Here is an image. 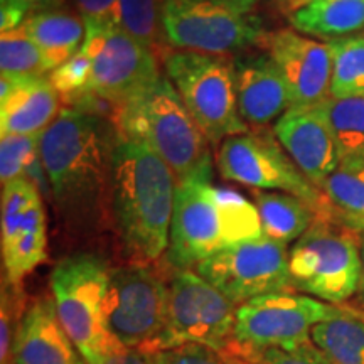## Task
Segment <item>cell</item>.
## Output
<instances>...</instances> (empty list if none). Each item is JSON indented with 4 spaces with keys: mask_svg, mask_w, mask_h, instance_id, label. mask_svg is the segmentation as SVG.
I'll list each match as a JSON object with an SVG mask.
<instances>
[{
    "mask_svg": "<svg viewBox=\"0 0 364 364\" xmlns=\"http://www.w3.org/2000/svg\"><path fill=\"white\" fill-rule=\"evenodd\" d=\"M112 268L97 253L63 258L49 279L56 314L86 364H103L120 351L107 327V295Z\"/></svg>",
    "mask_w": 364,
    "mask_h": 364,
    "instance_id": "obj_5",
    "label": "cell"
},
{
    "mask_svg": "<svg viewBox=\"0 0 364 364\" xmlns=\"http://www.w3.org/2000/svg\"><path fill=\"white\" fill-rule=\"evenodd\" d=\"M59 93L49 78L24 76L0 80V135L41 136L59 115Z\"/></svg>",
    "mask_w": 364,
    "mask_h": 364,
    "instance_id": "obj_20",
    "label": "cell"
},
{
    "mask_svg": "<svg viewBox=\"0 0 364 364\" xmlns=\"http://www.w3.org/2000/svg\"><path fill=\"white\" fill-rule=\"evenodd\" d=\"M169 284L149 265L112 268L107 327L122 348L149 351L166 326Z\"/></svg>",
    "mask_w": 364,
    "mask_h": 364,
    "instance_id": "obj_13",
    "label": "cell"
},
{
    "mask_svg": "<svg viewBox=\"0 0 364 364\" xmlns=\"http://www.w3.org/2000/svg\"><path fill=\"white\" fill-rule=\"evenodd\" d=\"M223 179L258 191L285 193L304 199L317 218L326 216V198L295 166L280 142L265 132L228 136L218 149Z\"/></svg>",
    "mask_w": 364,
    "mask_h": 364,
    "instance_id": "obj_10",
    "label": "cell"
},
{
    "mask_svg": "<svg viewBox=\"0 0 364 364\" xmlns=\"http://www.w3.org/2000/svg\"><path fill=\"white\" fill-rule=\"evenodd\" d=\"M0 70L2 76L12 78L44 76L49 73L43 53L22 26L0 36Z\"/></svg>",
    "mask_w": 364,
    "mask_h": 364,
    "instance_id": "obj_29",
    "label": "cell"
},
{
    "mask_svg": "<svg viewBox=\"0 0 364 364\" xmlns=\"http://www.w3.org/2000/svg\"><path fill=\"white\" fill-rule=\"evenodd\" d=\"M0 248L4 280L17 289L48 258V223L43 198L38 186L27 177L2 188Z\"/></svg>",
    "mask_w": 364,
    "mask_h": 364,
    "instance_id": "obj_15",
    "label": "cell"
},
{
    "mask_svg": "<svg viewBox=\"0 0 364 364\" xmlns=\"http://www.w3.org/2000/svg\"><path fill=\"white\" fill-rule=\"evenodd\" d=\"M118 134L147 145L169 166L177 184L211 182L213 161L208 136L191 115L169 78L161 75L115 108Z\"/></svg>",
    "mask_w": 364,
    "mask_h": 364,
    "instance_id": "obj_3",
    "label": "cell"
},
{
    "mask_svg": "<svg viewBox=\"0 0 364 364\" xmlns=\"http://www.w3.org/2000/svg\"><path fill=\"white\" fill-rule=\"evenodd\" d=\"M103 364H152L150 353L144 349H120L112 354Z\"/></svg>",
    "mask_w": 364,
    "mask_h": 364,
    "instance_id": "obj_36",
    "label": "cell"
},
{
    "mask_svg": "<svg viewBox=\"0 0 364 364\" xmlns=\"http://www.w3.org/2000/svg\"><path fill=\"white\" fill-rule=\"evenodd\" d=\"M240 115L248 127L262 129L294 107L284 76L267 53L233 59Z\"/></svg>",
    "mask_w": 364,
    "mask_h": 364,
    "instance_id": "obj_18",
    "label": "cell"
},
{
    "mask_svg": "<svg viewBox=\"0 0 364 364\" xmlns=\"http://www.w3.org/2000/svg\"><path fill=\"white\" fill-rule=\"evenodd\" d=\"M290 287L322 302L341 304L358 292L359 233L317 218L289 253Z\"/></svg>",
    "mask_w": 364,
    "mask_h": 364,
    "instance_id": "obj_6",
    "label": "cell"
},
{
    "mask_svg": "<svg viewBox=\"0 0 364 364\" xmlns=\"http://www.w3.org/2000/svg\"><path fill=\"white\" fill-rule=\"evenodd\" d=\"M289 253V245L262 235L220 250L199 263L196 272L235 306H241L292 289Z\"/></svg>",
    "mask_w": 364,
    "mask_h": 364,
    "instance_id": "obj_12",
    "label": "cell"
},
{
    "mask_svg": "<svg viewBox=\"0 0 364 364\" xmlns=\"http://www.w3.org/2000/svg\"><path fill=\"white\" fill-rule=\"evenodd\" d=\"M236 307L193 270H176L166 326L149 351L199 344L225 353L233 343Z\"/></svg>",
    "mask_w": 364,
    "mask_h": 364,
    "instance_id": "obj_8",
    "label": "cell"
},
{
    "mask_svg": "<svg viewBox=\"0 0 364 364\" xmlns=\"http://www.w3.org/2000/svg\"><path fill=\"white\" fill-rule=\"evenodd\" d=\"M225 353L236 364H332L311 338L270 348H247L231 343Z\"/></svg>",
    "mask_w": 364,
    "mask_h": 364,
    "instance_id": "obj_28",
    "label": "cell"
},
{
    "mask_svg": "<svg viewBox=\"0 0 364 364\" xmlns=\"http://www.w3.org/2000/svg\"><path fill=\"white\" fill-rule=\"evenodd\" d=\"M164 68L209 144L221 145L228 136L247 134L236 98L233 59L172 51L164 58Z\"/></svg>",
    "mask_w": 364,
    "mask_h": 364,
    "instance_id": "obj_7",
    "label": "cell"
},
{
    "mask_svg": "<svg viewBox=\"0 0 364 364\" xmlns=\"http://www.w3.org/2000/svg\"><path fill=\"white\" fill-rule=\"evenodd\" d=\"M161 22L166 43L213 56L243 51L265 36L255 17L221 0H164Z\"/></svg>",
    "mask_w": 364,
    "mask_h": 364,
    "instance_id": "obj_9",
    "label": "cell"
},
{
    "mask_svg": "<svg viewBox=\"0 0 364 364\" xmlns=\"http://www.w3.org/2000/svg\"><path fill=\"white\" fill-rule=\"evenodd\" d=\"M164 0H120L118 2V26L130 36L154 49L162 38Z\"/></svg>",
    "mask_w": 364,
    "mask_h": 364,
    "instance_id": "obj_30",
    "label": "cell"
},
{
    "mask_svg": "<svg viewBox=\"0 0 364 364\" xmlns=\"http://www.w3.org/2000/svg\"><path fill=\"white\" fill-rule=\"evenodd\" d=\"M22 27L43 53L48 71H54L78 53L86 36L85 21L80 14L61 9L31 12Z\"/></svg>",
    "mask_w": 364,
    "mask_h": 364,
    "instance_id": "obj_21",
    "label": "cell"
},
{
    "mask_svg": "<svg viewBox=\"0 0 364 364\" xmlns=\"http://www.w3.org/2000/svg\"><path fill=\"white\" fill-rule=\"evenodd\" d=\"M326 198V216L339 225L364 231V161H343L321 189Z\"/></svg>",
    "mask_w": 364,
    "mask_h": 364,
    "instance_id": "obj_22",
    "label": "cell"
},
{
    "mask_svg": "<svg viewBox=\"0 0 364 364\" xmlns=\"http://www.w3.org/2000/svg\"><path fill=\"white\" fill-rule=\"evenodd\" d=\"M86 27H105L118 24L120 0H73Z\"/></svg>",
    "mask_w": 364,
    "mask_h": 364,
    "instance_id": "obj_35",
    "label": "cell"
},
{
    "mask_svg": "<svg viewBox=\"0 0 364 364\" xmlns=\"http://www.w3.org/2000/svg\"><path fill=\"white\" fill-rule=\"evenodd\" d=\"M262 235L257 206L243 196L211 182H182L176 188L167 263L189 270L223 248Z\"/></svg>",
    "mask_w": 364,
    "mask_h": 364,
    "instance_id": "obj_4",
    "label": "cell"
},
{
    "mask_svg": "<svg viewBox=\"0 0 364 364\" xmlns=\"http://www.w3.org/2000/svg\"><path fill=\"white\" fill-rule=\"evenodd\" d=\"M314 344L332 364H364V321L336 318L311 331Z\"/></svg>",
    "mask_w": 364,
    "mask_h": 364,
    "instance_id": "obj_25",
    "label": "cell"
},
{
    "mask_svg": "<svg viewBox=\"0 0 364 364\" xmlns=\"http://www.w3.org/2000/svg\"><path fill=\"white\" fill-rule=\"evenodd\" d=\"M39 139L34 135L6 134L0 136V184L2 188L11 182L26 177L34 159H39Z\"/></svg>",
    "mask_w": 364,
    "mask_h": 364,
    "instance_id": "obj_31",
    "label": "cell"
},
{
    "mask_svg": "<svg viewBox=\"0 0 364 364\" xmlns=\"http://www.w3.org/2000/svg\"><path fill=\"white\" fill-rule=\"evenodd\" d=\"M177 181L147 145L118 134L108 223L129 265H150L169 247Z\"/></svg>",
    "mask_w": 364,
    "mask_h": 364,
    "instance_id": "obj_2",
    "label": "cell"
},
{
    "mask_svg": "<svg viewBox=\"0 0 364 364\" xmlns=\"http://www.w3.org/2000/svg\"><path fill=\"white\" fill-rule=\"evenodd\" d=\"M85 39L93 48V71L83 97L118 108L161 76L152 49L118 24L86 27Z\"/></svg>",
    "mask_w": 364,
    "mask_h": 364,
    "instance_id": "obj_14",
    "label": "cell"
},
{
    "mask_svg": "<svg viewBox=\"0 0 364 364\" xmlns=\"http://www.w3.org/2000/svg\"><path fill=\"white\" fill-rule=\"evenodd\" d=\"M115 124L95 112L63 108L39 139V162L58 213L76 230L108 221Z\"/></svg>",
    "mask_w": 364,
    "mask_h": 364,
    "instance_id": "obj_1",
    "label": "cell"
},
{
    "mask_svg": "<svg viewBox=\"0 0 364 364\" xmlns=\"http://www.w3.org/2000/svg\"><path fill=\"white\" fill-rule=\"evenodd\" d=\"M336 318L364 321V311L292 292L263 295L236 309L233 343L247 348L297 343L311 338L317 324Z\"/></svg>",
    "mask_w": 364,
    "mask_h": 364,
    "instance_id": "obj_11",
    "label": "cell"
},
{
    "mask_svg": "<svg viewBox=\"0 0 364 364\" xmlns=\"http://www.w3.org/2000/svg\"><path fill=\"white\" fill-rule=\"evenodd\" d=\"M290 22L300 33L338 39L364 29V0H321L292 12Z\"/></svg>",
    "mask_w": 364,
    "mask_h": 364,
    "instance_id": "obj_24",
    "label": "cell"
},
{
    "mask_svg": "<svg viewBox=\"0 0 364 364\" xmlns=\"http://www.w3.org/2000/svg\"><path fill=\"white\" fill-rule=\"evenodd\" d=\"M152 364H236L226 353L208 346L188 344L172 349L149 351Z\"/></svg>",
    "mask_w": 364,
    "mask_h": 364,
    "instance_id": "obj_34",
    "label": "cell"
},
{
    "mask_svg": "<svg viewBox=\"0 0 364 364\" xmlns=\"http://www.w3.org/2000/svg\"><path fill=\"white\" fill-rule=\"evenodd\" d=\"M91 71H93V48L85 39L78 53L73 54L66 63L51 71L49 81L61 97H83L90 85Z\"/></svg>",
    "mask_w": 364,
    "mask_h": 364,
    "instance_id": "obj_32",
    "label": "cell"
},
{
    "mask_svg": "<svg viewBox=\"0 0 364 364\" xmlns=\"http://www.w3.org/2000/svg\"><path fill=\"white\" fill-rule=\"evenodd\" d=\"M273 135L317 189L324 188L326 181L339 167L338 145L326 103L292 107L277 120Z\"/></svg>",
    "mask_w": 364,
    "mask_h": 364,
    "instance_id": "obj_17",
    "label": "cell"
},
{
    "mask_svg": "<svg viewBox=\"0 0 364 364\" xmlns=\"http://www.w3.org/2000/svg\"><path fill=\"white\" fill-rule=\"evenodd\" d=\"M314 2H321V0H287V9H290V11L295 12L299 11V9L311 6Z\"/></svg>",
    "mask_w": 364,
    "mask_h": 364,
    "instance_id": "obj_40",
    "label": "cell"
},
{
    "mask_svg": "<svg viewBox=\"0 0 364 364\" xmlns=\"http://www.w3.org/2000/svg\"><path fill=\"white\" fill-rule=\"evenodd\" d=\"M339 161H364V97L329 98L326 102Z\"/></svg>",
    "mask_w": 364,
    "mask_h": 364,
    "instance_id": "obj_27",
    "label": "cell"
},
{
    "mask_svg": "<svg viewBox=\"0 0 364 364\" xmlns=\"http://www.w3.org/2000/svg\"><path fill=\"white\" fill-rule=\"evenodd\" d=\"M11 361L12 364H86L63 329L53 297L36 299L24 311Z\"/></svg>",
    "mask_w": 364,
    "mask_h": 364,
    "instance_id": "obj_19",
    "label": "cell"
},
{
    "mask_svg": "<svg viewBox=\"0 0 364 364\" xmlns=\"http://www.w3.org/2000/svg\"><path fill=\"white\" fill-rule=\"evenodd\" d=\"M49 2H51V0H0V4L19 7V9H22V11H26L27 14L41 11V9H44Z\"/></svg>",
    "mask_w": 364,
    "mask_h": 364,
    "instance_id": "obj_37",
    "label": "cell"
},
{
    "mask_svg": "<svg viewBox=\"0 0 364 364\" xmlns=\"http://www.w3.org/2000/svg\"><path fill=\"white\" fill-rule=\"evenodd\" d=\"M221 2L228 4V6L236 9V11L250 14V11H252V9L258 4V0H221Z\"/></svg>",
    "mask_w": 364,
    "mask_h": 364,
    "instance_id": "obj_39",
    "label": "cell"
},
{
    "mask_svg": "<svg viewBox=\"0 0 364 364\" xmlns=\"http://www.w3.org/2000/svg\"><path fill=\"white\" fill-rule=\"evenodd\" d=\"M21 289L2 282V302H0V364H9L12 358L14 341L19 331L22 316Z\"/></svg>",
    "mask_w": 364,
    "mask_h": 364,
    "instance_id": "obj_33",
    "label": "cell"
},
{
    "mask_svg": "<svg viewBox=\"0 0 364 364\" xmlns=\"http://www.w3.org/2000/svg\"><path fill=\"white\" fill-rule=\"evenodd\" d=\"M267 54L284 76L294 107H311L331 98L332 53L329 44L290 29L263 36Z\"/></svg>",
    "mask_w": 364,
    "mask_h": 364,
    "instance_id": "obj_16",
    "label": "cell"
},
{
    "mask_svg": "<svg viewBox=\"0 0 364 364\" xmlns=\"http://www.w3.org/2000/svg\"><path fill=\"white\" fill-rule=\"evenodd\" d=\"M359 255H361V275H359L358 297L364 306V231L359 233Z\"/></svg>",
    "mask_w": 364,
    "mask_h": 364,
    "instance_id": "obj_38",
    "label": "cell"
},
{
    "mask_svg": "<svg viewBox=\"0 0 364 364\" xmlns=\"http://www.w3.org/2000/svg\"><path fill=\"white\" fill-rule=\"evenodd\" d=\"M327 44L332 53L331 98L364 97V36L338 38Z\"/></svg>",
    "mask_w": 364,
    "mask_h": 364,
    "instance_id": "obj_26",
    "label": "cell"
},
{
    "mask_svg": "<svg viewBox=\"0 0 364 364\" xmlns=\"http://www.w3.org/2000/svg\"><path fill=\"white\" fill-rule=\"evenodd\" d=\"M253 198L263 235L280 243H295L317 220L316 211L297 196L255 189Z\"/></svg>",
    "mask_w": 364,
    "mask_h": 364,
    "instance_id": "obj_23",
    "label": "cell"
}]
</instances>
